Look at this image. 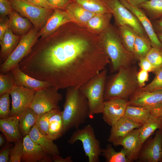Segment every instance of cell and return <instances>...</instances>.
Masks as SVG:
<instances>
[{
	"label": "cell",
	"mask_w": 162,
	"mask_h": 162,
	"mask_svg": "<svg viewBox=\"0 0 162 162\" xmlns=\"http://www.w3.org/2000/svg\"><path fill=\"white\" fill-rule=\"evenodd\" d=\"M23 150V139L15 142L10 150L9 162H21Z\"/></svg>",
	"instance_id": "obj_40"
},
{
	"label": "cell",
	"mask_w": 162,
	"mask_h": 162,
	"mask_svg": "<svg viewBox=\"0 0 162 162\" xmlns=\"http://www.w3.org/2000/svg\"><path fill=\"white\" fill-rule=\"evenodd\" d=\"M155 75L153 80L149 83L138 89L145 92H152L162 90V67L155 73Z\"/></svg>",
	"instance_id": "obj_39"
},
{
	"label": "cell",
	"mask_w": 162,
	"mask_h": 162,
	"mask_svg": "<svg viewBox=\"0 0 162 162\" xmlns=\"http://www.w3.org/2000/svg\"><path fill=\"white\" fill-rule=\"evenodd\" d=\"M10 93H6L0 95V118H3L10 116Z\"/></svg>",
	"instance_id": "obj_41"
},
{
	"label": "cell",
	"mask_w": 162,
	"mask_h": 162,
	"mask_svg": "<svg viewBox=\"0 0 162 162\" xmlns=\"http://www.w3.org/2000/svg\"><path fill=\"white\" fill-rule=\"evenodd\" d=\"M101 155L105 158L106 162H130L123 148L120 151L117 152L111 144L107 145L105 148L102 149Z\"/></svg>",
	"instance_id": "obj_35"
},
{
	"label": "cell",
	"mask_w": 162,
	"mask_h": 162,
	"mask_svg": "<svg viewBox=\"0 0 162 162\" xmlns=\"http://www.w3.org/2000/svg\"><path fill=\"white\" fill-rule=\"evenodd\" d=\"M11 71L15 80L16 86H22L36 91L51 86L48 82L34 78L22 71L19 64Z\"/></svg>",
	"instance_id": "obj_18"
},
{
	"label": "cell",
	"mask_w": 162,
	"mask_h": 162,
	"mask_svg": "<svg viewBox=\"0 0 162 162\" xmlns=\"http://www.w3.org/2000/svg\"><path fill=\"white\" fill-rule=\"evenodd\" d=\"M73 21L65 10L55 9L44 27L38 32L39 38L49 36L64 25Z\"/></svg>",
	"instance_id": "obj_17"
},
{
	"label": "cell",
	"mask_w": 162,
	"mask_h": 162,
	"mask_svg": "<svg viewBox=\"0 0 162 162\" xmlns=\"http://www.w3.org/2000/svg\"><path fill=\"white\" fill-rule=\"evenodd\" d=\"M80 141L89 162H99L102 150L100 142L96 138L93 127L88 124L81 129H77L71 136L68 142L73 144Z\"/></svg>",
	"instance_id": "obj_7"
},
{
	"label": "cell",
	"mask_w": 162,
	"mask_h": 162,
	"mask_svg": "<svg viewBox=\"0 0 162 162\" xmlns=\"http://www.w3.org/2000/svg\"><path fill=\"white\" fill-rule=\"evenodd\" d=\"M18 116L19 130L23 138L28 134L31 129L35 125L38 115L29 107Z\"/></svg>",
	"instance_id": "obj_26"
},
{
	"label": "cell",
	"mask_w": 162,
	"mask_h": 162,
	"mask_svg": "<svg viewBox=\"0 0 162 162\" xmlns=\"http://www.w3.org/2000/svg\"><path fill=\"white\" fill-rule=\"evenodd\" d=\"M138 72L136 67L132 65L120 69L108 79H106L104 93V100L115 98L128 100L139 88L137 80Z\"/></svg>",
	"instance_id": "obj_3"
},
{
	"label": "cell",
	"mask_w": 162,
	"mask_h": 162,
	"mask_svg": "<svg viewBox=\"0 0 162 162\" xmlns=\"http://www.w3.org/2000/svg\"><path fill=\"white\" fill-rule=\"evenodd\" d=\"M145 57L154 68L155 73L162 67V49L152 47Z\"/></svg>",
	"instance_id": "obj_38"
},
{
	"label": "cell",
	"mask_w": 162,
	"mask_h": 162,
	"mask_svg": "<svg viewBox=\"0 0 162 162\" xmlns=\"http://www.w3.org/2000/svg\"><path fill=\"white\" fill-rule=\"evenodd\" d=\"M21 36L15 34L9 28L7 29L3 38L0 40V59L2 63L16 48L20 40Z\"/></svg>",
	"instance_id": "obj_23"
},
{
	"label": "cell",
	"mask_w": 162,
	"mask_h": 162,
	"mask_svg": "<svg viewBox=\"0 0 162 162\" xmlns=\"http://www.w3.org/2000/svg\"><path fill=\"white\" fill-rule=\"evenodd\" d=\"M73 0L85 9L95 14L110 13L102 0Z\"/></svg>",
	"instance_id": "obj_34"
},
{
	"label": "cell",
	"mask_w": 162,
	"mask_h": 162,
	"mask_svg": "<svg viewBox=\"0 0 162 162\" xmlns=\"http://www.w3.org/2000/svg\"><path fill=\"white\" fill-rule=\"evenodd\" d=\"M65 10L73 22L82 26H86L88 21L95 14L85 9L73 0L67 5Z\"/></svg>",
	"instance_id": "obj_24"
},
{
	"label": "cell",
	"mask_w": 162,
	"mask_h": 162,
	"mask_svg": "<svg viewBox=\"0 0 162 162\" xmlns=\"http://www.w3.org/2000/svg\"><path fill=\"white\" fill-rule=\"evenodd\" d=\"M139 65L140 69L148 72H155V70L150 62L146 58H143L139 60Z\"/></svg>",
	"instance_id": "obj_46"
},
{
	"label": "cell",
	"mask_w": 162,
	"mask_h": 162,
	"mask_svg": "<svg viewBox=\"0 0 162 162\" xmlns=\"http://www.w3.org/2000/svg\"><path fill=\"white\" fill-rule=\"evenodd\" d=\"M58 90L49 86L36 91L30 107L38 115L59 108L62 96Z\"/></svg>",
	"instance_id": "obj_10"
},
{
	"label": "cell",
	"mask_w": 162,
	"mask_h": 162,
	"mask_svg": "<svg viewBox=\"0 0 162 162\" xmlns=\"http://www.w3.org/2000/svg\"><path fill=\"white\" fill-rule=\"evenodd\" d=\"M28 135L34 142L42 147L47 153L52 155L59 154V149L53 140L41 132L35 125L31 129Z\"/></svg>",
	"instance_id": "obj_22"
},
{
	"label": "cell",
	"mask_w": 162,
	"mask_h": 162,
	"mask_svg": "<svg viewBox=\"0 0 162 162\" xmlns=\"http://www.w3.org/2000/svg\"><path fill=\"white\" fill-rule=\"evenodd\" d=\"M16 86L15 80L11 71L0 74V95L9 93Z\"/></svg>",
	"instance_id": "obj_37"
},
{
	"label": "cell",
	"mask_w": 162,
	"mask_h": 162,
	"mask_svg": "<svg viewBox=\"0 0 162 162\" xmlns=\"http://www.w3.org/2000/svg\"><path fill=\"white\" fill-rule=\"evenodd\" d=\"M137 160L141 162H162V129L142 146Z\"/></svg>",
	"instance_id": "obj_13"
},
{
	"label": "cell",
	"mask_w": 162,
	"mask_h": 162,
	"mask_svg": "<svg viewBox=\"0 0 162 162\" xmlns=\"http://www.w3.org/2000/svg\"><path fill=\"white\" fill-rule=\"evenodd\" d=\"M0 130L5 137L7 142H14L23 138L19 130L18 116L0 118Z\"/></svg>",
	"instance_id": "obj_20"
},
{
	"label": "cell",
	"mask_w": 162,
	"mask_h": 162,
	"mask_svg": "<svg viewBox=\"0 0 162 162\" xmlns=\"http://www.w3.org/2000/svg\"><path fill=\"white\" fill-rule=\"evenodd\" d=\"M128 102L129 105L145 107L150 110L152 116L160 117L162 112V90L145 92L137 89L130 96Z\"/></svg>",
	"instance_id": "obj_11"
},
{
	"label": "cell",
	"mask_w": 162,
	"mask_h": 162,
	"mask_svg": "<svg viewBox=\"0 0 162 162\" xmlns=\"http://www.w3.org/2000/svg\"><path fill=\"white\" fill-rule=\"evenodd\" d=\"M8 16L9 28L15 34L22 35L32 28L29 20L21 16L17 11L14 10Z\"/></svg>",
	"instance_id": "obj_25"
},
{
	"label": "cell",
	"mask_w": 162,
	"mask_h": 162,
	"mask_svg": "<svg viewBox=\"0 0 162 162\" xmlns=\"http://www.w3.org/2000/svg\"><path fill=\"white\" fill-rule=\"evenodd\" d=\"M60 109L59 107L56 109L38 115L35 125L41 132L48 137L50 119L51 116Z\"/></svg>",
	"instance_id": "obj_36"
},
{
	"label": "cell",
	"mask_w": 162,
	"mask_h": 162,
	"mask_svg": "<svg viewBox=\"0 0 162 162\" xmlns=\"http://www.w3.org/2000/svg\"><path fill=\"white\" fill-rule=\"evenodd\" d=\"M5 142V140L3 135L1 134L0 135V146H2Z\"/></svg>",
	"instance_id": "obj_52"
},
{
	"label": "cell",
	"mask_w": 162,
	"mask_h": 162,
	"mask_svg": "<svg viewBox=\"0 0 162 162\" xmlns=\"http://www.w3.org/2000/svg\"><path fill=\"white\" fill-rule=\"evenodd\" d=\"M153 20L162 17V0H147L140 6Z\"/></svg>",
	"instance_id": "obj_33"
},
{
	"label": "cell",
	"mask_w": 162,
	"mask_h": 162,
	"mask_svg": "<svg viewBox=\"0 0 162 162\" xmlns=\"http://www.w3.org/2000/svg\"><path fill=\"white\" fill-rule=\"evenodd\" d=\"M162 121V112L161 116L160 117Z\"/></svg>",
	"instance_id": "obj_54"
},
{
	"label": "cell",
	"mask_w": 162,
	"mask_h": 162,
	"mask_svg": "<svg viewBox=\"0 0 162 162\" xmlns=\"http://www.w3.org/2000/svg\"><path fill=\"white\" fill-rule=\"evenodd\" d=\"M148 72L140 69L138 72L137 75V80L139 88H142L145 86L146 82L148 80Z\"/></svg>",
	"instance_id": "obj_45"
},
{
	"label": "cell",
	"mask_w": 162,
	"mask_h": 162,
	"mask_svg": "<svg viewBox=\"0 0 162 162\" xmlns=\"http://www.w3.org/2000/svg\"><path fill=\"white\" fill-rule=\"evenodd\" d=\"M152 47L148 37L137 35L135 40L132 53L136 60L145 57Z\"/></svg>",
	"instance_id": "obj_31"
},
{
	"label": "cell",
	"mask_w": 162,
	"mask_h": 162,
	"mask_svg": "<svg viewBox=\"0 0 162 162\" xmlns=\"http://www.w3.org/2000/svg\"><path fill=\"white\" fill-rule=\"evenodd\" d=\"M162 129V121L160 117L151 115L147 121L138 128L142 143H144L157 130Z\"/></svg>",
	"instance_id": "obj_29"
},
{
	"label": "cell",
	"mask_w": 162,
	"mask_h": 162,
	"mask_svg": "<svg viewBox=\"0 0 162 162\" xmlns=\"http://www.w3.org/2000/svg\"><path fill=\"white\" fill-rule=\"evenodd\" d=\"M9 28V18L7 16L0 17V40L3 38L6 31Z\"/></svg>",
	"instance_id": "obj_47"
},
{
	"label": "cell",
	"mask_w": 162,
	"mask_h": 162,
	"mask_svg": "<svg viewBox=\"0 0 162 162\" xmlns=\"http://www.w3.org/2000/svg\"><path fill=\"white\" fill-rule=\"evenodd\" d=\"M48 134V137L53 140H56L64 134L62 111L60 109L50 119Z\"/></svg>",
	"instance_id": "obj_27"
},
{
	"label": "cell",
	"mask_w": 162,
	"mask_h": 162,
	"mask_svg": "<svg viewBox=\"0 0 162 162\" xmlns=\"http://www.w3.org/2000/svg\"><path fill=\"white\" fill-rule=\"evenodd\" d=\"M142 125L124 116L111 126L107 140L112 143L114 140L125 136L133 130L139 128Z\"/></svg>",
	"instance_id": "obj_21"
},
{
	"label": "cell",
	"mask_w": 162,
	"mask_h": 162,
	"mask_svg": "<svg viewBox=\"0 0 162 162\" xmlns=\"http://www.w3.org/2000/svg\"><path fill=\"white\" fill-rule=\"evenodd\" d=\"M152 23L155 32L162 33V17L153 20Z\"/></svg>",
	"instance_id": "obj_49"
},
{
	"label": "cell",
	"mask_w": 162,
	"mask_h": 162,
	"mask_svg": "<svg viewBox=\"0 0 162 162\" xmlns=\"http://www.w3.org/2000/svg\"><path fill=\"white\" fill-rule=\"evenodd\" d=\"M156 34L158 39L162 44V33H157Z\"/></svg>",
	"instance_id": "obj_53"
},
{
	"label": "cell",
	"mask_w": 162,
	"mask_h": 162,
	"mask_svg": "<svg viewBox=\"0 0 162 162\" xmlns=\"http://www.w3.org/2000/svg\"><path fill=\"white\" fill-rule=\"evenodd\" d=\"M38 32L34 27L27 33L21 36L16 48L1 64L0 73L5 74L10 71L29 53L38 40Z\"/></svg>",
	"instance_id": "obj_6"
},
{
	"label": "cell",
	"mask_w": 162,
	"mask_h": 162,
	"mask_svg": "<svg viewBox=\"0 0 162 162\" xmlns=\"http://www.w3.org/2000/svg\"><path fill=\"white\" fill-rule=\"evenodd\" d=\"M23 150L21 161L40 162L48 154L40 146L34 142L28 134L23 139Z\"/></svg>",
	"instance_id": "obj_19"
},
{
	"label": "cell",
	"mask_w": 162,
	"mask_h": 162,
	"mask_svg": "<svg viewBox=\"0 0 162 162\" xmlns=\"http://www.w3.org/2000/svg\"><path fill=\"white\" fill-rule=\"evenodd\" d=\"M11 142H7L0 152V162H9L10 151L13 145Z\"/></svg>",
	"instance_id": "obj_43"
},
{
	"label": "cell",
	"mask_w": 162,
	"mask_h": 162,
	"mask_svg": "<svg viewBox=\"0 0 162 162\" xmlns=\"http://www.w3.org/2000/svg\"><path fill=\"white\" fill-rule=\"evenodd\" d=\"M130 4L140 8V5L147 0H124Z\"/></svg>",
	"instance_id": "obj_51"
},
{
	"label": "cell",
	"mask_w": 162,
	"mask_h": 162,
	"mask_svg": "<svg viewBox=\"0 0 162 162\" xmlns=\"http://www.w3.org/2000/svg\"><path fill=\"white\" fill-rule=\"evenodd\" d=\"M56 37L54 32L38 40L19 63L20 70L59 90L79 88L105 69L108 62L99 42L78 37Z\"/></svg>",
	"instance_id": "obj_1"
},
{
	"label": "cell",
	"mask_w": 162,
	"mask_h": 162,
	"mask_svg": "<svg viewBox=\"0 0 162 162\" xmlns=\"http://www.w3.org/2000/svg\"><path fill=\"white\" fill-rule=\"evenodd\" d=\"M9 0L13 10L28 19L38 31L44 27L54 10L38 7L25 0Z\"/></svg>",
	"instance_id": "obj_8"
},
{
	"label": "cell",
	"mask_w": 162,
	"mask_h": 162,
	"mask_svg": "<svg viewBox=\"0 0 162 162\" xmlns=\"http://www.w3.org/2000/svg\"><path fill=\"white\" fill-rule=\"evenodd\" d=\"M128 105V100L124 99L115 98L105 101L102 113L104 122L112 126L124 116Z\"/></svg>",
	"instance_id": "obj_15"
},
{
	"label": "cell",
	"mask_w": 162,
	"mask_h": 162,
	"mask_svg": "<svg viewBox=\"0 0 162 162\" xmlns=\"http://www.w3.org/2000/svg\"><path fill=\"white\" fill-rule=\"evenodd\" d=\"M122 4L131 12L136 17L141 24L152 47L162 49V44L158 39L152 23L145 11L141 8L133 6L124 0H119Z\"/></svg>",
	"instance_id": "obj_16"
},
{
	"label": "cell",
	"mask_w": 162,
	"mask_h": 162,
	"mask_svg": "<svg viewBox=\"0 0 162 162\" xmlns=\"http://www.w3.org/2000/svg\"><path fill=\"white\" fill-rule=\"evenodd\" d=\"M106 77L107 70L105 69L92 77L79 88L87 100L90 118L102 112L105 101L104 93Z\"/></svg>",
	"instance_id": "obj_5"
},
{
	"label": "cell",
	"mask_w": 162,
	"mask_h": 162,
	"mask_svg": "<svg viewBox=\"0 0 162 162\" xmlns=\"http://www.w3.org/2000/svg\"><path fill=\"white\" fill-rule=\"evenodd\" d=\"M101 34L100 41L110 60L112 70L117 71L122 68L132 65L135 59L132 53L124 47L118 30L110 25Z\"/></svg>",
	"instance_id": "obj_4"
},
{
	"label": "cell",
	"mask_w": 162,
	"mask_h": 162,
	"mask_svg": "<svg viewBox=\"0 0 162 162\" xmlns=\"http://www.w3.org/2000/svg\"><path fill=\"white\" fill-rule=\"evenodd\" d=\"M14 10L9 0H0V17L8 15Z\"/></svg>",
	"instance_id": "obj_42"
},
{
	"label": "cell",
	"mask_w": 162,
	"mask_h": 162,
	"mask_svg": "<svg viewBox=\"0 0 162 162\" xmlns=\"http://www.w3.org/2000/svg\"><path fill=\"white\" fill-rule=\"evenodd\" d=\"M36 91L16 86L9 93L12 100L10 116H18L30 107Z\"/></svg>",
	"instance_id": "obj_12"
},
{
	"label": "cell",
	"mask_w": 162,
	"mask_h": 162,
	"mask_svg": "<svg viewBox=\"0 0 162 162\" xmlns=\"http://www.w3.org/2000/svg\"><path fill=\"white\" fill-rule=\"evenodd\" d=\"M65 101L62 111L64 134L70 129H79L89 117V109L87 100L79 88H67Z\"/></svg>",
	"instance_id": "obj_2"
},
{
	"label": "cell",
	"mask_w": 162,
	"mask_h": 162,
	"mask_svg": "<svg viewBox=\"0 0 162 162\" xmlns=\"http://www.w3.org/2000/svg\"><path fill=\"white\" fill-rule=\"evenodd\" d=\"M53 162H72L71 157L68 156L64 158L60 156L59 154H55L52 155Z\"/></svg>",
	"instance_id": "obj_50"
},
{
	"label": "cell",
	"mask_w": 162,
	"mask_h": 162,
	"mask_svg": "<svg viewBox=\"0 0 162 162\" xmlns=\"http://www.w3.org/2000/svg\"><path fill=\"white\" fill-rule=\"evenodd\" d=\"M112 16L110 13L95 14L88 21L86 26L91 30L101 33L110 25Z\"/></svg>",
	"instance_id": "obj_30"
},
{
	"label": "cell",
	"mask_w": 162,
	"mask_h": 162,
	"mask_svg": "<svg viewBox=\"0 0 162 162\" xmlns=\"http://www.w3.org/2000/svg\"><path fill=\"white\" fill-rule=\"evenodd\" d=\"M118 27V30L124 45L128 51L132 53L137 34L133 29L128 26L123 25Z\"/></svg>",
	"instance_id": "obj_32"
},
{
	"label": "cell",
	"mask_w": 162,
	"mask_h": 162,
	"mask_svg": "<svg viewBox=\"0 0 162 162\" xmlns=\"http://www.w3.org/2000/svg\"><path fill=\"white\" fill-rule=\"evenodd\" d=\"M36 6L49 9H54L47 0H25Z\"/></svg>",
	"instance_id": "obj_48"
},
{
	"label": "cell",
	"mask_w": 162,
	"mask_h": 162,
	"mask_svg": "<svg viewBox=\"0 0 162 162\" xmlns=\"http://www.w3.org/2000/svg\"><path fill=\"white\" fill-rule=\"evenodd\" d=\"M151 115L150 111L146 108L128 105L124 116L136 123L143 125Z\"/></svg>",
	"instance_id": "obj_28"
},
{
	"label": "cell",
	"mask_w": 162,
	"mask_h": 162,
	"mask_svg": "<svg viewBox=\"0 0 162 162\" xmlns=\"http://www.w3.org/2000/svg\"><path fill=\"white\" fill-rule=\"evenodd\" d=\"M54 9L65 10L67 5L73 0H47Z\"/></svg>",
	"instance_id": "obj_44"
},
{
	"label": "cell",
	"mask_w": 162,
	"mask_h": 162,
	"mask_svg": "<svg viewBox=\"0 0 162 162\" xmlns=\"http://www.w3.org/2000/svg\"><path fill=\"white\" fill-rule=\"evenodd\" d=\"M115 146H121L124 149L130 162L137 160L142 147L138 128L135 129L125 136L118 138L112 142Z\"/></svg>",
	"instance_id": "obj_14"
},
{
	"label": "cell",
	"mask_w": 162,
	"mask_h": 162,
	"mask_svg": "<svg viewBox=\"0 0 162 162\" xmlns=\"http://www.w3.org/2000/svg\"><path fill=\"white\" fill-rule=\"evenodd\" d=\"M102 1L114 16L118 26L123 25L128 26L133 29L138 35L148 37L136 17L124 7L119 0Z\"/></svg>",
	"instance_id": "obj_9"
}]
</instances>
